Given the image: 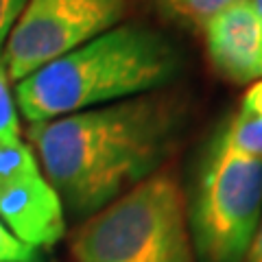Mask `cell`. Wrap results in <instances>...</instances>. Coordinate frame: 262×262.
Here are the masks:
<instances>
[{
    "label": "cell",
    "mask_w": 262,
    "mask_h": 262,
    "mask_svg": "<svg viewBox=\"0 0 262 262\" xmlns=\"http://www.w3.org/2000/svg\"><path fill=\"white\" fill-rule=\"evenodd\" d=\"M177 122V98L149 92L31 125L29 138L63 206L92 216L153 175Z\"/></svg>",
    "instance_id": "1"
},
{
    "label": "cell",
    "mask_w": 262,
    "mask_h": 262,
    "mask_svg": "<svg viewBox=\"0 0 262 262\" xmlns=\"http://www.w3.org/2000/svg\"><path fill=\"white\" fill-rule=\"evenodd\" d=\"M182 59L162 33L127 22L15 83V105L31 125L158 92Z\"/></svg>",
    "instance_id": "2"
},
{
    "label": "cell",
    "mask_w": 262,
    "mask_h": 262,
    "mask_svg": "<svg viewBox=\"0 0 262 262\" xmlns=\"http://www.w3.org/2000/svg\"><path fill=\"white\" fill-rule=\"evenodd\" d=\"M77 262H194L186 199L170 173H153L92 214L72 241Z\"/></svg>",
    "instance_id": "3"
},
{
    "label": "cell",
    "mask_w": 262,
    "mask_h": 262,
    "mask_svg": "<svg viewBox=\"0 0 262 262\" xmlns=\"http://www.w3.org/2000/svg\"><path fill=\"white\" fill-rule=\"evenodd\" d=\"M262 219V158L212 140L190 208L194 247L203 262H243Z\"/></svg>",
    "instance_id": "4"
},
{
    "label": "cell",
    "mask_w": 262,
    "mask_h": 262,
    "mask_svg": "<svg viewBox=\"0 0 262 262\" xmlns=\"http://www.w3.org/2000/svg\"><path fill=\"white\" fill-rule=\"evenodd\" d=\"M129 0H27L5 39L9 81L77 51L125 20Z\"/></svg>",
    "instance_id": "5"
},
{
    "label": "cell",
    "mask_w": 262,
    "mask_h": 262,
    "mask_svg": "<svg viewBox=\"0 0 262 262\" xmlns=\"http://www.w3.org/2000/svg\"><path fill=\"white\" fill-rule=\"evenodd\" d=\"M208 59L232 83L262 79V15L251 0H234L203 22Z\"/></svg>",
    "instance_id": "6"
},
{
    "label": "cell",
    "mask_w": 262,
    "mask_h": 262,
    "mask_svg": "<svg viewBox=\"0 0 262 262\" xmlns=\"http://www.w3.org/2000/svg\"><path fill=\"white\" fill-rule=\"evenodd\" d=\"M0 221L35 251L53 247L66 234L61 196L42 173L0 186Z\"/></svg>",
    "instance_id": "7"
},
{
    "label": "cell",
    "mask_w": 262,
    "mask_h": 262,
    "mask_svg": "<svg viewBox=\"0 0 262 262\" xmlns=\"http://www.w3.org/2000/svg\"><path fill=\"white\" fill-rule=\"evenodd\" d=\"M221 146L249 158H262V118L236 114L214 138Z\"/></svg>",
    "instance_id": "8"
},
{
    "label": "cell",
    "mask_w": 262,
    "mask_h": 262,
    "mask_svg": "<svg viewBox=\"0 0 262 262\" xmlns=\"http://www.w3.org/2000/svg\"><path fill=\"white\" fill-rule=\"evenodd\" d=\"M31 175H39V164L31 146L22 140L0 142V186L20 182Z\"/></svg>",
    "instance_id": "9"
},
{
    "label": "cell",
    "mask_w": 262,
    "mask_h": 262,
    "mask_svg": "<svg viewBox=\"0 0 262 262\" xmlns=\"http://www.w3.org/2000/svg\"><path fill=\"white\" fill-rule=\"evenodd\" d=\"M5 42H0V142L20 140V122H18V105L9 88V75L3 57Z\"/></svg>",
    "instance_id": "10"
},
{
    "label": "cell",
    "mask_w": 262,
    "mask_h": 262,
    "mask_svg": "<svg viewBox=\"0 0 262 262\" xmlns=\"http://www.w3.org/2000/svg\"><path fill=\"white\" fill-rule=\"evenodd\" d=\"M0 262H39L37 251L24 245L0 221Z\"/></svg>",
    "instance_id": "11"
},
{
    "label": "cell",
    "mask_w": 262,
    "mask_h": 262,
    "mask_svg": "<svg viewBox=\"0 0 262 262\" xmlns=\"http://www.w3.org/2000/svg\"><path fill=\"white\" fill-rule=\"evenodd\" d=\"M168 5H173L177 11H182L190 18H199V20H210L214 13H219L223 7H227L234 0H166Z\"/></svg>",
    "instance_id": "12"
},
{
    "label": "cell",
    "mask_w": 262,
    "mask_h": 262,
    "mask_svg": "<svg viewBox=\"0 0 262 262\" xmlns=\"http://www.w3.org/2000/svg\"><path fill=\"white\" fill-rule=\"evenodd\" d=\"M24 5H27V0H0V42L7 39Z\"/></svg>",
    "instance_id": "13"
},
{
    "label": "cell",
    "mask_w": 262,
    "mask_h": 262,
    "mask_svg": "<svg viewBox=\"0 0 262 262\" xmlns=\"http://www.w3.org/2000/svg\"><path fill=\"white\" fill-rule=\"evenodd\" d=\"M241 114L262 118V79L251 83L249 90L245 92L243 103H241Z\"/></svg>",
    "instance_id": "14"
},
{
    "label": "cell",
    "mask_w": 262,
    "mask_h": 262,
    "mask_svg": "<svg viewBox=\"0 0 262 262\" xmlns=\"http://www.w3.org/2000/svg\"><path fill=\"white\" fill-rule=\"evenodd\" d=\"M243 262H262V219L258 223V229L256 234H253V238L249 243V249L245 253Z\"/></svg>",
    "instance_id": "15"
},
{
    "label": "cell",
    "mask_w": 262,
    "mask_h": 262,
    "mask_svg": "<svg viewBox=\"0 0 262 262\" xmlns=\"http://www.w3.org/2000/svg\"><path fill=\"white\" fill-rule=\"evenodd\" d=\"M251 5L256 7V11H258V13L262 15V0H251Z\"/></svg>",
    "instance_id": "16"
}]
</instances>
